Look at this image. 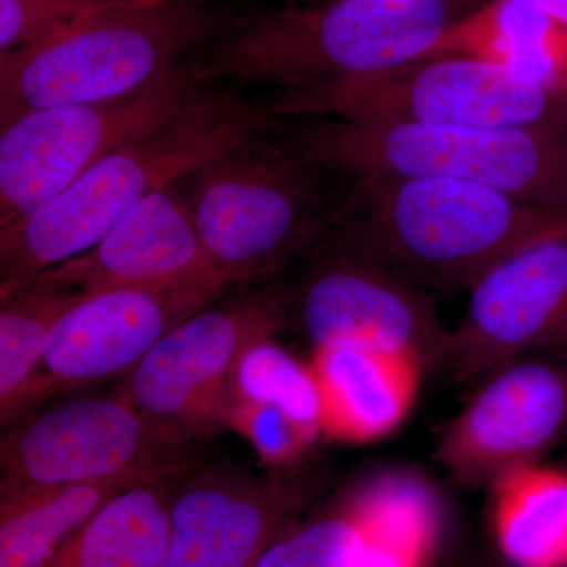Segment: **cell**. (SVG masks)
<instances>
[{
	"mask_svg": "<svg viewBox=\"0 0 567 567\" xmlns=\"http://www.w3.org/2000/svg\"><path fill=\"white\" fill-rule=\"evenodd\" d=\"M324 238L421 290L466 289L520 246L567 226V208L436 177L350 178Z\"/></svg>",
	"mask_w": 567,
	"mask_h": 567,
	"instance_id": "6da1fadb",
	"label": "cell"
},
{
	"mask_svg": "<svg viewBox=\"0 0 567 567\" xmlns=\"http://www.w3.org/2000/svg\"><path fill=\"white\" fill-rule=\"evenodd\" d=\"M265 110L193 93L177 114L122 145L31 215L0 229L2 293L100 244L153 193L171 188L267 125Z\"/></svg>",
	"mask_w": 567,
	"mask_h": 567,
	"instance_id": "7a4b0ae2",
	"label": "cell"
},
{
	"mask_svg": "<svg viewBox=\"0 0 567 567\" xmlns=\"http://www.w3.org/2000/svg\"><path fill=\"white\" fill-rule=\"evenodd\" d=\"M456 18L453 0L284 3L235 22L204 69L287 91L374 76L420 61Z\"/></svg>",
	"mask_w": 567,
	"mask_h": 567,
	"instance_id": "3957f363",
	"label": "cell"
},
{
	"mask_svg": "<svg viewBox=\"0 0 567 567\" xmlns=\"http://www.w3.org/2000/svg\"><path fill=\"white\" fill-rule=\"evenodd\" d=\"M234 24L215 0H148L0 51L2 126L44 107L130 95Z\"/></svg>",
	"mask_w": 567,
	"mask_h": 567,
	"instance_id": "277c9868",
	"label": "cell"
},
{
	"mask_svg": "<svg viewBox=\"0 0 567 567\" xmlns=\"http://www.w3.org/2000/svg\"><path fill=\"white\" fill-rule=\"evenodd\" d=\"M287 144L349 178H451L567 208V133L416 122L327 118L295 128Z\"/></svg>",
	"mask_w": 567,
	"mask_h": 567,
	"instance_id": "5b68a950",
	"label": "cell"
},
{
	"mask_svg": "<svg viewBox=\"0 0 567 567\" xmlns=\"http://www.w3.org/2000/svg\"><path fill=\"white\" fill-rule=\"evenodd\" d=\"M256 137L188 175L197 234L230 284L271 274L322 240L336 205L324 193L322 167L287 142Z\"/></svg>",
	"mask_w": 567,
	"mask_h": 567,
	"instance_id": "8992f818",
	"label": "cell"
},
{
	"mask_svg": "<svg viewBox=\"0 0 567 567\" xmlns=\"http://www.w3.org/2000/svg\"><path fill=\"white\" fill-rule=\"evenodd\" d=\"M267 111L270 117L567 133L566 92L502 63L462 55L421 59L374 76L287 91Z\"/></svg>",
	"mask_w": 567,
	"mask_h": 567,
	"instance_id": "52a82bcc",
	"label": "cell"
},
{
	"mask_svg": "<svg viewBox=\"0 0 567 567\" xmlns=\"http://www.w3.org/2000/svg\"><path fill=\"white\" fill-rule=\"evenodd\" d=\"M199 465L197 440L112 391L14 420L0 443V495L114 477L153 483Z\"/></svg>",
	"mask_w": 567,
	"mask_h": 567,
	"instance_id": "ba28073f",
	"label": "cell"
},
{
	"mask_svg": "<svg viewBox=\"0 0 567 567\" xmlns=\"http://www.w3.org/2000/svg\"><path fill=\"white\" fill-rule=\"evenodd\" d=\"M207 81L204 63L178 65L121 99L44 107L2 126L0 226L31 215L104 156L169 121Z\"/></svg>",
	"mask_w": 567,
	"mask_h": 567,
	"instance_id": "9c48e42d",
	"label": "cell"
},
{
	"mask_svg": "<svg viewBox=\"0 0 567 567\" xmlns=\"http://www.w3.org/2000/svg\"><path fill=\"white\" fill-rule=\"evenodd\" d=\"M278 319V305L262 297L205 308L159 339L114 393L197 442L208 439L233 424L237 365Z\"/></svg>",
	"mask_w": 567,
	"mask_h": 567,
	"instance_id": "30bf717a",
	"label": "cell"
},
{
	"mask_svg": "<svg viewBox=\"0 0 567 567\" xmlns=\"http://www.w3.org/2000/svg\"><path fill=\"white\" fill-rule=\"evenodd\" d=\"M567 435V361L517 358L480 382L440 439L436 458L465 486L537 465Z\"/></svg>",
	"mask_w": 567,
	"mask_h": 567,
	"instance_id": "8fae6325",
	"label": "cell"
},
{
	"mask_svg": "<svg viewBox=\"0 0 567 567\" xmlns=\"http://www.w3.org/2000/svg\"><path fill=\"white\" fill-rule=\"evenodd\" d=\"M315 494L311 481L284 470L259 475L230 462L196 466L175 487L163 567H254Z\"/></svg>",
	"mask_w": 567,
	"mask_h": 567,
	"instance_id": "7c38bea8",
	"label": "cell"
},
{
	"mask_svg": "<svg viewBox=\"0 0 567 567\" xmlns=\"http://www.w3.org/2000/svg\"><path fill=\"white\" fill-rule=\"evenodd\" d=\"M468 293L445 364L461 382L546 350L567 320V226L507 254Z\"/></svg>",
	"mask_w": 567,
	"mask_h": 567,
	"instance_id": "4fadbf2b",
	"label": "cell"
},
{
	"mask_svg": "<svg viewBox=\"0 0 567 567\" xmlns=\"http://www.w3.org/2000/svg\"><path fill=\"white\" fill-rule=\"evenodd\" d=\"M301 330L315 347H354L445 368L450 330L424 290L388 271L331 254L301 287Z\"/></svg>",
	"mask_w": 567,
	"mask_h": 567,
	"instance_id": "5bb4252c",
	"label": "cell"
},
{
	"mask_svg": "<svg viewBox=\"0 0 567 567\" xmlns=\"http://www.w3.org/2000/svg\"><path fill=\"white\" fill-rule=\"evenodd\" d=\"M216 298L136 289L85 293L55 327L11 420L62 391L125 375L159 339Z\"/></svg>",
	"mask_w": 567,
	"mask_h": 567,
	"instance_id": "9a60e30c",
	"label": "cell"
},
{
	"mask_svg": "<svg viewBox=\"0 0 567 567\" xmlns=\"http://www.w3.org/2000/svg\"><path fill=\"white\" fill-rule=\"evenodd\" d=\"M171 188L153 193L100 244L39 279L89 293L136 289L219 297L229 279L205 251L188 200Z\"/></svg>",
	"mask_w": 567,
	"mask_h": 567,
	"instance_id": "2e32d148",
	"label": "cell"
},
{
	"mask_svg": "<svg viewBox=\"0 0 567 567\" xmlns=\"http://www.w3.org/2000/svg\"><path fill=\"white\" fill-rule=\"evenodd\" d=\"M312 374L322 399L320 431L350 443L385 439L415 404L423 365L402 354L315 347Z\"/></svg>",
	"mask_w": 567,
	"mask_h": 567,
	"instance_id": "e0dca14e",
	"label": "cell"
},
{
	"mask_svg": "<svg viewBox=\"0 0 567 567\" xmlns=\"http://www.w3.org/2000/svg\"><path fill=\"white\" fill-rule=\"evenodd\" d=\"M447 55L502 63L567 93V22L536 0H487L457 17L421 59Z\"/></svg>",
	"mask_w": 567,
	"mask_h": 567,
	"instance_id": "ac0fdd59",
	"label": "cell"
},
{
	"mask_svg": "<svg viewBox=\"0 0 567 567\" xmlns=\"http://www.w3.org/2000/svg\"><path fill=\"white\" fill-rule=\"evenodd\" d=\"M182 476L141 484L112 498L47 567H163L171 502Z\"/></svg>",
	"mask_w": 567,
	"mask_h": 567,
	"instance_id": "d6986e66",
	"label": "cell"
},
{
	"mask_svg": "<svg viewBox=\"0 0 567 567\" xmlns=\"http://www.w3.org/2000/svg\"><path fill=\"white\" fill-rule=\"evenodd\" d=\"M141 484L114 477L0 495V567H47L112 498Z\"/></svg>",
	"mask_w": 567,
	"mask_h": 567,
	"instance_id": "ffe728a7",
	"label": "cell"
},
{
	"mask_svg": "<svg viewBox=\"0 0 567 567\" xmlns=\"http://www.w3.org/2000/svg\"><path fill=\"white\" fill-rule=\"evenodd\" d=\"M492 491V528L506 565L567 567V475L532 465Z\"/></svg>",
	"mask_w": 567,
	"mask_h": 567,
	"instance_id": "44dd1931",
	"label": "cell"
},
{
	"mask_svg": "<svg viewBox=\"0 0 567 567\" xmlns=\"http://www.w3.org/2000/svg\"><path fill=\"white\" fill-rule=\"evenodd\" d=\"M87 292L35 278L2 293L0 309V413L11 420L43 360L55 327Z\"/></svg>",
	"mask_w": 567,
	"mask_h": 567,
	"instance_id": "7402d4cb",
	"label": "cell"
},
{
	"mask_svg": "<svg viewBox=\"0 0 567 567\" xmlns=\"http://www.w3.org/2000/svg\"><path fill=\"white\" fill-rule=\"evenodd\" d=\"M278 406L298 423L319 434L322 399L309 364L276 344L274 334L246 350L234 379V402Z\"/></svg>",
	"mask_w": 567,
	"mask_h": 567,
	"instance_id": "603a6c76",
	"label": "cell"
},
{
	"mask_svg": "<svg viewBox=\"0 0 567 567\" xmlns=\"http://www.w3.org/2000/svg\"><path fill=\"white\" fill-rule=\"evenodd\" d=\"M368 539L354 498L344 506L295 522L276 537L254 567H360Z\"/></svg>",
	"mask_w": 567,
	"mask_h": 567,
	"instance_id": "cb8c5ba5",
	"label": "cell"
},
{
	"mask_svg": "<svg viewBox=\"0 0 567 567\" xmlns=\"http://www.w3.org/2000/svg\"><path fill=\"white\" fill-rule=\"evenodd\" d=\"M148 0H0V51L48 39L104 11Z\"/></svg>",
	"mask_w": 567,
	"mask_h": 567,
	"instance_id": "d4e9b609",
	"label": "cell"
},
{
	"mask_svg": "<svg viewBox=\"0 0 567 567\" xmlns=\"http://www.w3.org/2000/svg\"><path fill=\"white\" fill-rule=\"evenodd\" d=\"M234 404L230 427L248 436L268 464L279 468L293 464L316 440V431L298 423L278 406L251 401H235Z\"/></svg>",
	"mask_w": 567,
	"mask_h": 567,
	"instance_id": "484cf974",
	"label": "cell"
},
{
	"mask_svg": "<svg viewBox=\"0 0 567 567\" xmlns=\"http://www.w3.org/2000/svg\"><path fill=\"white\" fill-rule=\"evenodd\" d=\"M536 2L559 20L567 22V0H536Z\"/></svg>",
	"mask_w": 567,
	"mask_h": 567,
	"instance_id": "4316f807",
	"label": "cell"
},
{
	"mask_svg": "<svg viewBox=\"0 0 567 567\" xmlns=\"http://www.w3.org/2000/svg\"><path fill=\"white\" fill-rule=\"evenodd\" d=\"M546 350H554V352L558 353H567V320L555 338L551 339L550 344L547 346Z\"/></svg>",
	"mask_w": 567,
	"mask_h": 567,
	"instance_id": "83f0119b",
	"label": "cell"
},
{
	"mask_svg": "<svg viewBox=\"0 0 567 567\" xmlns=\"http://www.w3.org/2000/svg\"><path fill=\"white\" fill-rule=\"evenodd\" d=\"M276 2H282V3H322V2H333V0H276Z\"/></svg>",
	"mask_w": 567,
	"mask_h": 567,
	"instance_id": "f1b7e54d",
	"label": "cell"
},
{
	"mask_svg": "<svg viewBox=\"0 0 567 567\" xmlns=\"http://www.w3.org/2000/svg\"><path fill=\"white\" fill-rule=\"evenodd\" d=\"M491 567H511V566L506 565V563H505V566H491Z\"/></svg>",
	"mask_w": 567,
	"mask_h": 567,
	"instance_id": "f546056e",
	"label": "cell"
}]
</instances>
